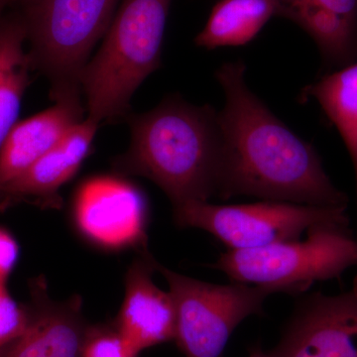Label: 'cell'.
<instances>
[{"label": "cell", "instance_id": "cell-7", "mask_svg": "<svg viewBox=\"0 0 357 357\" xmlns=\"http://www.w3.org/2000/svg\"><path fill=\"white\" fill-rule=\"evenodd\" d=\"M173 208L178 227L206 230L227 248L236 250L299 241L304 232L319 223H351L347 208L288 202L225 206L195 201Z\"/></svg>", "mask_w": 357, "mask_h": 357}, {"label": "cell", "instance_id": "cell-1", "mask_svg": "<svg viewBox=\"0 0 357 357\" xmlns=\"http://www.w3.org/2000/svg\"><path fill=\"white\" fill-rule=\"evenodd\" d=\"M243 61L215 72L225 103L218 112L222 152L218 197L251 196L323 208H347L311 143L268 109L245 82Z\"/></svg>", "mask_w": 357, "mask_h": 357}, {"label": "cell", "instance_id": "cell-14", "mask_svg": "<svg viewBox=\"0 0 357 357\" xmlns=\"http://www.w3.org/2000/svg\"><path fill=\"white\" fill-rule=\"evenodd\" d=\"M279 3V16L293 21L314 39L326 64L342 68L357 61V23L307 0Z\"/></svg>", "mask_w": 357, "mask_h": 357}, {"label": "cell", "instance_id": "cell-16", "mask_svg": "<svg viewBox=\"0 0 357 357\" xmlns=\"http://www.w3.org/2000/svg\"><path fill=\"white\" fill-rule=\"evenodd\" d=\"M279 0H220L195 42L206 50L244 46L279 16Z\"/></svg>", "mask_w": 357, "mask_h": 357}, {"label": "cell", "instance_id": "cell-10", "mask_svg": "<svg viewBox=\"0 0 357 357\" xmlns=\"http://www.w3.org/2000/svg\"><path fill=\"white\" fill-rule=\"evenodd\" d=\"M140 255L128 268L126 295L115 326L136 356L175 340L177 323L172 296L157 287L152 278L156 271L153 256L148 248L141 249Z\"/></svg>", "mask_w": 357, "mask_h": 357}, {"label": "cell", "instance_id": "cell-15", "mask_svg": "<svg viewBox=\"0 0 357 357\" xmlns=\"http://www.w3.org/2000/svg\"><path fill=\"white\" fill-rule=\"evenodd\" d=\"M23 20L0 21V147L18 122L33 68Z\"/></svg>", "mask_w": 357, "mask_h": 357}, {"label": "cell", "instance_id": "cell-21", "mask_svg": "<svg viewBox=\"0 0 357 357\" xmlns=\"http://www.w3.org/2000/svg\"><path fill=\"white\" fill-rule=\"evenodd\" d=\"M316 6L323 7L342 16L345 20L357 23V0H307Z\"/></svg>", "mask_w": 357, "mask_h": 357}, {"label": "cell", "instance_id": "cell-18", "mask_svg": "<svg viewBox=\"0 0 357 357\" xmlns=\"http://www.w3.org/2000/svg\"><path fill=\"white\" fill-rule=\"evenodd\" d=\"M28 323L29 314L11 298L6 284H0V357L24 333Z\"/></svg>", "mask_w": 357, "mask_h": 357}, {"label": "cell", "instance_id": "cell-23", "mask_svg": "<svg viewBox=\"0 0 357 357\" xmlns=\"http://www.w3.org/2000/svg\"><path fill=\"white\" fill-rule=\"evenodd\" d=\"M14 1V0H0V10L3 8L9 2Z\"/></svg>", "mask_w": 357, "mask_h": 357}, {"label": "cell", "instance_id": "cell-5", "mask_svg": "<svg viewBox=\"0 0 357 357\" xmlns=\"http://www.w3.org/2000/svg\"><path fill=\"white\" fill-rule=\"evenodd\" d=\"M119 0H28L24 17L33 68L50 83L54 102L83 96L82 76Z\"/></svg>", "mask_w": 357, "mask_h": 357}, {"label": "cell", "instance_id": "cell-19", "mask_svg": "<svg viewBox=\"0 0 357 357\" xmlns=\"http://www.w3.org/2000/svg\"><path fill=\"white\" fill-rule=\"evenodd\" d=\"M82 357H138L116 328L109 326H89L84 340Z\"/></svg>", "mask_w": 357, "mask_h": 357}, {"label": "cell", "instance_id": "cell-20", "mask_svg": "<svg viewBox=\"0 0 357 357\" xmlns=\"http://www.w3.org/2000/svg\"><path fill=\"white\" fill-rule=\"evenodd\" d=\"M20 255L15 239L6 230L0 229V284H6Z\"/></svg>", "mask_w": 357, "mask_h": 357}, {"label": "cell", "instance_id": "cell-11", "mask_svg": "<svg viewBox=\"0 0 357 357\" xmlns=\"http://www.w3.org/2000/svg\"><path fill=\"white\" fill-rule=\"evenodd\" d=\"M100 124L86 117L56 146L0 191V208L25 201L45 208H60V190L76 175L91 151Z\"/></svg>", "mask_w": 357, "mask_h": 357}, {"label": "cell", "instance_id": "cell-2", "mask_svg": "<svg viewBox=\"0 0 357 357\" xmlns=\"http://www.w3.org/2000/svg\"><path fill=\"white\" fill-rule=\"evenodd\" d=\"M126 119L130 144L112 162L115 172L152 181L173 206L218 196L222 137L211 105L171 95L153 109Z\"/></svg>", "mask_w": 357, "mask_h": 357}, {"label": "cell", "instance_id": "cell-17", "mask_svg": "<svg viewBox=\"0 0 357 357\" xmlns=\"http://www.w3.org/2000/svg\"><path fill=\"white\" fill-rule=\"evenodd\" d=\"M301 98L316 100L342 136L354 165L357 203V61L309 84Z\"/></svg>", "mask_w": 357, "mask_h": 357}, {"label": "cell", "instance_id": "cell-13", "mask_svg": "<svg viewBox=\"0 0 357 357\" xmlns=\"http://www.w3.org/2000/svg\"><path fill=\"white\" fill-rule=\"evenodd\" d=\"M83 96L55 102L44 112L18 121L0 147V191L58 144L84 121Z\"/></svg>", "mask_w": 357, "mask_h": 357}, {"label": "cell", "instance_id": "cell-4", "mask_svg": "<svg viewBox=\"0 0 357 357\" xmlns=\"http://www.w3.org/2000/svg\"><path fill=\"white\" fill-rule=\"evenodd\" d=\"M351 223H319L304 241L255 249H227L208 266L236 283H253L276 293L306 292L317 281L340 279L357 266V239Z\"/></svg>", "mask_w": 357, "mask_h": 357}, {"label": "cell", "instance_id": "cell-8", "mask_svg": "<svg viewBox=\"0 0 357 357\" xmlns=\"http://www.w3.org/2000/svg\"><path fill=\"white\" fill-rule=\"evenodd\" d=\"M268 357H357V276L340 295L312 293L296 307Z\"/></svg>", "mask_w": 357, "mask_h": 357}, {"label": "cell", "instance_id": "cell-6", "mask_svg": "<svg viewBox=\"0 0 357 357\" xmlns=\"http://www.w3.org/2000/svg\"><path fill=\"white\" fill-rule=\"evenodd\" d=\"M175 304L176 337L185 357H220L232 333L252 314H261L273 289L243 283L218 285L176 273L160 264Z\"/></svg>", "mask_w": 357, "mask_h": 357}, {"label": "cell", "instance_id": "cell-24", "mask_svg": "<svg viewBox=\"0 0 357 357\" xmlns=\"http://www.w3.org/2000/svg\"><path fill=\"white\" fill-rule=\"evenodd\" d=\"M24 1H25V2H26V1H28V0H24Z\"/></svg>", "mask_w": 357, "mask_h": 357}, {"label": "cell", "instance_id": "cell-12", "mask_svg": "<svg viewBox=\"0 0 357 357\" xmlns=\"http://www.w3.org/2000/svg\"><path fill=\"white\" fill-rule=\"evenodd\" d=\"M34 312L24 333L2 357H82L89 326L79 296L57 302L46 284L37 283Z\"/></svg>", "mask_w": 357, "mask_h": 357}, {"label": "cell", "instance_id": "cell-3", "mask_svg": "<svg viewBox=\"0 0 357 357\" xmlns=\"http://www.w3.org/2000/svg\"><path fill=\"white\" fill-rule=\"evenodd\" d=\"M172 0H123L82 76L86 117L98 124L130 114L131 98L162 65Z\"/></svg>", "mask_w": 357, "mask_h": 357}, {"label": "cell", "instance_id": "cell-22", "mask_svg": "<svg viewBox=\"0 0 357 357\" xmlns=\"http://www.w3.org/2000/svg\"><path fill=\"white\" fill-rule=\"evenodd\" d=\"M249 357H268L267 352L263 351L260 347H253L249 351Z\"/></svg>", "mask_w": 357, "mask_h": 357}, {"label": "cell", "instance_id": "cell-9", "mask_svg": "<svg viewBox=\"0 0 357 357\" xmlns=\"http://www.w3.org/2000/svg\"><path fill=\"white\" fill-rule=\"evenodd\" d=\"M75 220L84 236L102 248H147V206L139 190L116 178H93L77 192Z\"/></svg>", "mask_w": 357, "mask_h": 357}]
</instances>
